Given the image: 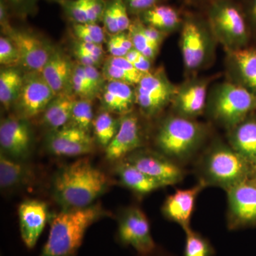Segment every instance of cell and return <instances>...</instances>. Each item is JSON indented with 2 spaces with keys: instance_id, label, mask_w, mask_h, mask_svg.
Returning <instances> with one entry per match:
<instances>
[{
  "instance_id": "obj_1",
  "label": "cell",
  "mask_w": 256,
  "mask_h": 256,
  "mask_svg": "<svg viewBox=\"0 0 256 256\" xmlns=\"http://www.w3.org/2000/svg\"><path fill=\"white\" fill-rule=\"evenodd\" d=\"M109 184L108 178L88 159H80L64 166L56 174L53 194L64 210L92 206Z\"/></svg>"
},
{
  "instance_id": "obj_2",
  "label": "cell",
  "mask_w": 256,
  "mask_h": 256,
  "mask_svg": "<svg viewBox=\"0 0 256 256\" xmlns=\"http://www.w3.org/2000/svg\"><path fill=\"white\" fill-rule=\"evenodd\" d=\"M105 215L100 206L64 210L50 224V235L40 256H75L88 228Z\"/></svg>"
},
{
  "instance_id": "obj_3",
  "label": "cell",
  "mask_w": 256,
  "mask_h": 256,
  "mask_svg": "<svg viewBox=\"0 0 256 256\" xmlns=\"http://www.w3.org/2000/svg\"><path fill=\"white\" fill-rule=\"evenodd\" d=\"M214 37L228 52L245 48L250 25L242 3L236 0H214L204 8Z\"/></svg>"
},
{
  "instance_id": "obj_4",
  "label": "cell",
  "mask_w": 256,
  "mask_h": 256,
  "mask_svg": "<svg viewBox=\"0 0 256 256\" xmlns=\"http://www.w3.org/2000/svg\"><path fill=\"white\" fill-rule=\"evenodd\" d=\"M206 107L216 122L230 130L256 110V96L238 82H220L210 90Z\"/></svg>"
},
{
  "instance_id": "obj_5",
  "label": "cell",
  "mask_w": 256,
  "mask_h": 256,
  "mask_svg": "<svg viewBox=\"0 0 256 256\" xmlns=\"http://www.w3.org/2000/svg\"><path fill=\"white\" fill-rule=\"evenodd\" d=\"M206 136L203 124L194 119L174 116L166 118L156 136V144L162 154L180 161L197 150Z\"/></svg>"
},
{
  "instance_id": "obj_6",
  "label": "cell",
  "mask_w": 256,
  "mask_h": 256,
  "mask_svg": "<svg viewBox=\"0 0 256 256\" xmlns=\"http://www.w3.org/2000/svg\"><path fill=\"white\" fill-rule=\"evenodd\" d=\"M202 181L226 191L250 178L254 170L230 146L218 144L208 151L202 164Z\"/></svg>"
},
{
  "instance_id": "obj_7",
  "label": "cell",
  "mask_w": 256,
  "mask_h": 256,
  "mask_svg": "<svg viewBox=\"0 0 256 256\" xmlns=\"http://www.w3.org/2000/svg\"><path fill=\"white\" fill-rule=\"evenodd\" d=\"M180 36V47L185 68L190 70L201 68L208 60L210 38L214 36L204 14H184Z\"/></svg>"
},
{
  "instance_id": "obj_8",
  "label": "cell",
  "mask_w": 256,
  "mask_h": 256,
  "mask_svg": "<svg viewBox=\"0 0 256 256\" xmlns=\"http://www.w3.org/2000/svg\"><path fill=\"white\" fill-rule=\"evenodd\" d=\"M178 87L166 76L164 69L144 74L136 86V104L143 114L153 117L172 102Z\"/></svg>"
},
{
  "instance_id": "obj_9",
  "label": "cell",
  "mask_w": 256,
  "mask_h": 256,
  "mask_svg": "<svg viewBox=\"0 0 256 256\" xmlns=\"http://www.w3.org/2000/svg\"><path fill=\"white\" fill-rule=\"evenodd\" d=\"M229 228L256 226V178L250 176L227 190Z\"/></svg>"
},
{
  "instance_id": "obj_10",
  "label": "cell",
  "mask_w": 256,
  "mask_h": 256,
  "mask_svg": "<svg viewBox=\"0 0 256 256\" xmlns=\"http://www.w3.org/2000/svg\"><path fill=\"white\" fill-rule=\"evenodd\" d=\"M55 96L41 73L28 72L24 74L22 87L13 107L16 116L28 120L43 114Z\"/></svg>"
},
{
  "instance_id": "obj_11",
  "label": "cell",
  "mask_w": 256,
  "mask_h": 256,
  "mask_svg": "<svg viewBox=\"0 0 256 256\" xmlns=\"http://www.w3.org/2000/svg\"><path fill=\"white\" fill-rule=\"evenodd\" d=\"M118 238L124 245L132 246L142 256L150 255L156 249L149 222L142 210L137 207L128 208L121 216Z\"/></svg>"
},
{
  "instance_id": "obj_12",
  "label": "cell",
  "mask_w": 256,
  "mask_h": 256,
  "mask_svg": "<svg viewBox=\"0 0 256 256\" xmlns=\"http://www.w3.org/2000/svg\"><path fill=\"white\" fill-rule=\"evenodd\" d=\"M124 160L166 186L180 183L184 178L181 168L161 153L149 150H138Z\"/></svg>"
},
{
  "instance_id": "obj_13",
  "label": "cell",
  "mask_w": 256,
  "mask_h": 256,
  "mask_svg": "<svg viewBox=\"0 0 256 256\" xmlns=\"http://www.w3.org/2000/svg\"><path fill=\"white\" fill-rule=\"evenodd\" d=\"M18 52L20 65L28 72L42 73L50 60L54 48L38 38L36 35L10 26L4 32Z\"/></svg>"
},
{
  "instance_id": "obj_14",
  "label": "cell",
  "mask_w": 256,
  "mask_h": 256,
  "mask_svg": "<svg viewBox=\"0 0 256 256\" xmlns=\"http://www.w3.org/2000/svg\"><path fill=\"white\" fill-rule=\"evenodd\" d=\"M32 144V130L28 120L11 116L0 124L1 152L14 160H23L30 156Z\"/></svg>"
},
{
  "instance_id": "obj_15",
  "label": "cell",
  "mask_w": 256,
  "mask_h": 256,
  "mask_svg": "<svg viewBox=\"0 0 256 256\" xmlns=\"http://www.w3.org/2000/svg\"><path fill=\"white\" fill-rule=\"evenodd\" d=\"M46 146L52 154L62 156H84L94 149V140L89 133L69 126L50 132Z\"/></svg>"
},
{
  "instance_id": "obj_16",
  "label": "cell",
  "mask_w": 256,
  "mask_h": 256,
  "mask_svg": "<svg viewBox=\"0 0 256 256\" xmlns=\"http://www.w3.org/2000/svg\"><path fill=\"white\" fill-rule=\"evenodd\" d=\"M208 80L191 79L178 87L172 104L175 114L194 119L203 112L208 100Z\"/></svg>"
},
{
  "instance_id": "obj_17",
  "label": "cell",
  "mask_w": 256,
  "mask_h": 256,
  "mask_svg": "<svg viewBox=\"0 0 256 256\" xmlns=\"http://www.w3.org/2000/svg\"><path fill=\"white\" fill-rule=\"evenodd\" d=\"M142 144L139 120L136 114L130 112L120 119L118 130L106 148V158L111 161L124 159Z\"/></svg>"
},
{
  "instance_id": "obj_18",
  "label": "cell",
  "mask_w": 256,
  "mask_h": 256,
  "mask_svg": "<svg viewBox=\"0 0 256 256\" xmlns=\"http://www.w3.org/2000/svg\"><path fill=\"white\" fill-rule=\"evenodd\" d=\"M206 186V184L200 180V182L192 188L176 190L165 200L162 206L163 214L186 232L191 228L190 222L197 196Z\"/></svg>"
},
{
  "instance_id": "obj_19",
  "label": "cell",
  "mask_w": 256,
  "mask_h": 256,
  "mask_svg": "<svg viewBox=\"0 0 256 256\" xmlns=\"http://www.w3.org/2000/svg\"><path fill=\"white\" fill-rule=\"evenodd\" d=\"M20 232L25 245L34 247L47 222L46 204L36 200L24 202L18 207Z\"/></svg>"
},
{
  "instance_id": "obj_20",
  "label": "cell",
  "mask_w": 256,
  "mask_h": 256,
  "mask_svg": "<svg viewBox=\"0 0 256 256\" xmlns=\"http://www.w3.org/2000/svg\"><path fill=\"white\" fill-rule=\"evenodd\" d=\"M73 68L74 66L68 56L62 50L54 48L41 74L56 96L73 94L72 90Z\"/></svg>"
},
{
  "instance_id": "obj_21",
  "label": "cell",
  "mask_w": 256,
  "mask_h": 256,
  "mask_svg": "<svg viewBox=\"0 0 256 256\" xmlns=\"http://www.w3.org/2000/svg\"><path fill=\"white\" fill-rule=\"evenodd\" d=\"M126 82L110 80L104 85L100 92V100L104 110L124 116L132 112L136 104V90Z\"/></svg>"
},
{
  "instance_id": "obj_22",
  "label": "cell",
  "mask_w": 256,
  "mask_h": 256,
  "mask_svg": "<svg viewBox=\"0 0 256 256\" xmlns=\"http://www.w3.org/2000/svg\"><path fill=\"white\" fill-rule=\"evenodd\" d=\"M230 146L242 156L252 170L256 169V117L248 116L230 129Z\"/></svg>"
},
{
  "instance_id": "obj_23",
  "label": "cell",
  "mask_w": 256,
  "mask_h": 256,
  "mask_svg": "<svg viewBox=\"0 0 256 256\" xmlns=\"http://www.w3.org/2000/svg\"><path fill=\"white\" fill-rule=\"evenodd\" d=\"M35 175L31 166L22 160H14L4 153L0 156V186L9 190L31 184Z\"/></svg>"
},
{
  "instance_id": "obj_24",
  "label": "cell",
  "mask_w": 256,
  "mask_h": 256,
  "mask_svg": "<svg viewBox=\"0 0 256 256\" xmlns=\"http://www.w3.org/2000/svg\"><path fill=\"white\" fill-rule=\"evenodd\" d=\"M134 18H139L144 24L169 34L181 28L184 14L175 6L164 2L156 5Z\"/></svg>"
},
{
  "instance_id": "obj_25",
  "label": "cell",
  "mask_w": 256,
  "mask_h": 256,
  "mask_svg": "<svg viewBox=\"0 0 256 256\" xmlns=\"http://www.w3.org/2000/svg\"><path fill=\"white\" fill-rule=\"evenodd\" d=\"M228 56L238 84L256 96V48L245 47L228 52Z\"/></svg>"
},
{
  "instance_id": "obj_26",
  "label": "cell",
  "mask_w": 256,
  "mask_h": 256,
  "mask_svg": "<svg viewBox=\"0 0 256 256\" xmlns=\"http://www.w3.org/2000/svg\"><path fill=\"white\" fill-rule=\"evenodd\" d=\"M106 0H65L60 3L72 23H98L102 20Z\"/></svg>"
},
{
  "instance_id": "obj_27",
  "label": "cell",
  "mask_w": 256,
  "mask_h": 256,
  "mask_svg": "<svg viewBox=\"0 0 256 256\" xmlns=\"http://www.w3.org/2000/svg\"><path fill=\"white\" fill-rule=\"evenodd\" d=\"M78 99L74 94L55 96L42 114V124L50 132L66 126Z\"/></svg>"
},
{
  "instance_id": "obj_28",
  "label": "cell",
  "mask_w": 256,
  "mask_h": 256,
  "mask_svg": "<svg viewBox=\"0 0 256 256\" xmlns=\"http://www.w3.org/2000/svg\"><path fill=\"white\" fill-rule=\"evenodd\" d=\"M116 171L124 186L140 195L148 194L166 186L164 184L138 169L126 160L120 163Z\"/></svg>"
},
{
  "instance_id": "obj_29",
  "label": "cell",
  "mask_w": 256,
  "mask_h": 256,
  "mask_svg": "<svg viewBox=\"0 0 256 256\" xmlns=\"http://www.w3.org/2000/svg\"><path fill=\"white\" fill-rule=\"evenodd\" d=\"M102 74L107 82L114 80L130 86H137L144 76V74L134 68L126 57L111 56L104 63Z\"/></svg>"
},
{
  "instance_id": "obj_30",
  "label": "cell",
  "mask_w": 256,
  "mask_h": 256,
  "mask_svg": "<svg viewBox=\"0 0 256 256\" xmlns=\"http://www.w3.org/2000/svg\"><path fill=\"white\" fill-rule=\"evenodd\" d=\"M124 0H106L102 22L104 28L110 34L128 32L132 24Z\"/></svg>"
},
{
  "instance_id": "obj_31",
  "label": "cell",
  "mask_w": 256,
  "mask_h": 256,
  "mask_svg": "<svg viewBox=\"0 0 256 256\" xmlns=\"http://www.w3.org/2000/svg\"><path fill=\"white\" fill-rule=\"evenodd\" d=\"M24 74L16 67H4L0 72V102L5 110L14 106L22 87Z\"/></svg>"
},
{
  "instance_id": "obj_32",
  "label": "cell",
  "mask_w": 256,
  "mask_h": 256,
  "mask_svg": "<svg viewBox=\"0 0 256 256\" xmlns=\"http://www.w3.org/2000/svg\"><path fill=\"white\" fill-rule=\"evenodd\" d=\"M119 126L120 120L114 118L110 112L104 111L98 114L92 124L96 140L106 148L116 136Z\"/></svg>"
},
{
  "instance_id": "obj_33",
  "label": "cell",
  "mask_w": 256,
  "mask_h": 256,
  "mask_svg": "<svg viewBox=\"0 0 256 256\" xmlns=\"http://www.w3.org/2000/svg\"><path fill=\"white\" fill-rule=\"evenodd\" d=\"M132 41L133 48L138 50L146 58L150 60L156 58L159 52L160 45L151 41L148 36L143 33L140 28L139 18H132V24L128 31Z\"/></svg>"
},
{
  "instance_id": "obj_34",
  "label": "cell",
  "mask_w": 256,
  "mask_h": 256,
  "mask_svg": "<svg viewBox=\"0 0 256 256\" xmlns=\"http://www.w3.org/2000/svg\"><path fill=\"white\" fill-rule=\"evenodd\" d=\"M94 121L92 100L78 98L74 104L70 120L66 126L89 133L92 128Z\"/></svg>"
},
{
  "instance_id": "obj_35",
  "label": "cell",
  "mask_w": 256,
  "mask_h": 256,
  "mask_svg": "<svg viewBox=\"0 0 256 256\" xmlns=\"http://www.w3.org/2000/svg\"><path fill=\"white\" fill-rule=\"evenodd\" d=\"M185 242L184 256H213L214 249L210 240L201 234L195 232L192 228L185 232Z\"/></svg>"
},
{
  "instance_id": "obj_36",
  "label": "cell",
  "mask_w": 256,
  "mask_h": 256,
  "mask_svg": "<svg viewBox=\"0 0 256 256\" xmlns=\"http://www.w3.org/2000/svg\"><path fill=\"white\" fill-rule=\"evenodd\" d=\"M72 30L78 41L102 44L105 30L98 23H72Z\"/></svg>"
},
{
  "instance_id": "obj_37",
  "label": "cell",
  "mask_w": 256,
  "mask_h": 256,
  "mask_svg": "<svg viewBox=\"0 0 256 256\" xmlns=\"http://www.w3.org/2000/svg\"><path fill=\"white\" fill-rule=\"evenodd\" d=\"M72 92L78 98L92 100L96 98L82 64L78 63L74 65L72 76Z\"/></svg>"
},
{
  "instance_id": "obj_38",
  "label": "cell",
  "mask_w": 256,
  "mask_h": 256,
  "mask_svg": "<svg viewBox=\"0 0 256 256\" xmlns=\"http://www.w3.org/2000/svg\"><path fill=\"white\" fill-rule=\"evenodd\" d=\"M0 64L4 67H16L20 65L18 50L6 36L0 38Z\"/></svg>"
},
{
  "instance_id": "obj_39",
  "label": "cell",
  "mask_w": 256,
  "mask_h": 256,
  "mask_svg": "<svg viewBox=\"0 0 256 256\" xmlns=\"http://www.w3.org/2000/svg\"><path fill=\"white\" fill-rule=\"evenodd\" d=\"M130 14L138 16L156 5L166 2L168 0H124Z\"/></svg>"
},
{
  "instance_id": "obj_40",
  "label": "cell",
  "mask_w": 256,
  "mask_h": 256,
  "mask_svg": "<svg viewBox=\"0 0 256 256\" xmlns=\"http://www.w3.org/2000/svg\"><path fill=\"white\" fill-rule=\"evenodd\" d=\"M84 66V65H82ZM85 69L86 75L89 80L90 87H92L94 95L96 96L100 95L102 88L105 85L106 79L102 76V72L98 70L97 67L92 66H84Z\"/></svg>"
},
{
  "instance_id": "obj_41",
  "label": "cell",
  "mask_w": 256,
  "mask_h": 256,
  "mask_svg": "<svg viewBox=\"0 0 256 256\" xmlns=\"http://www.w3.org/2000/svg\"><path fill=\"white\" fill-rule=\"evenodd\" d=\"M124 57L141 73L146 74L151 72L152 60L134 48L130 50Z\"/></svg>"
},
{
  "instance_id": "obj_42",
  "label": "cell",
  "mask_w": 256,
  "mask_h": 256,
  "mask_svg": "<svg viewBox=\"0 0 256 256\" xmlns=\"http://www.w3.org/2000/svg\"><path fill=\"white\" fill-rule=\"evenodd\" d=\"M11 11L18 15H26L34 12L38 0H5Z\"/></svg>"
},
{
  "instance_id": "obj_43",
  "label": "cell",
  "mask_w": 256,
  "mask_h": 256,
  "mask_svg": "<svg viewBox=\"0 0 256 256\" xmlns=\"http://www.w3.org/2000/svg\"><path fill=\"white\" fill-rule=\"evenodd\" d=\"M74 55L76 57L77 60H78V63L82 64L84 66H92L97 67L102 60L100 58L90 54L88 53L85 50H80V48L77 46H74Z\"/></svg>"
},
{
  "instance_id": "obj_44",
  "label": "cell",
  "mask_w": 256,
  "mask_h": 256,
  "mask_svg": "<svg viewBox=\"0 0 256 256\" xmlns=\"http://www.w3.org/2000/svg\"><path fill=\"white\" fill-rule=\"evenodd\" d=\"M140 28L143 33H144L151 41L158 44L161 45L166 34L160 31V30H156V28H152V26L144 24L140 20Z\"/></svg>"
},
{
  "instance_id": "obj_45",
  "label": "cell",
  "mask_w": 256,
  "mask_h": 256,
  "mask_svg": "<svg viewBox=\"0 0 256 256\" xmlns=\"http://www.w3.org/2000/svg\"><path fill=\"white\" fill-rule=\"evenodd\" d=\"M242 4L250 28L256 30V0H244Z\"/></svg>"
},
{
  "instance_id": "obj_46",
  "label": "cell",
  "mask_w": 256,
  "mask_h": 256,
  "mask_svg": "<svg viewBox=\"0 0 256 256\" xmlns=\"http://www.w3.org/2000/svg\"><path fill=\"white\" fill-rule=\"evenodd\" d=\"M75 46L101 60L104 58V50L102 44L78 41L76 43Z\"/></svg>"
},
{
  "instance_id": "obj_47",
  "label": "cell",
  "mask_w": 256,
  "mask_h": 256,
  "mask_svg": "<svg viewBox=\"0 0 256 256\" xmlns=\"http://www.w3.org/2000/svg\"><path fill=\"white\" fill-rule=\"evenodd\" d=\"M108 52L110 54L111 56L124 57L128 53L127 50H124V47L116 41L112 35H111L110 38L107 43Z\"/></svg>"
},
{
  "instance_id": "obj_48",
  "label": "cell",
  "mask_w": 256,
  "mask_h": 256,
  "mask_svg": "<svg viewBox=\"0 0 256 256\" xmlns=\"http://www.w3.org/2000/svg\"><path fill=\"white\" fill-rule=\"evenodd\" d=\"M212 1L214 0H184L185 2L188 4L201 6L203 8Z\"/></svg>"
},
{
  "instance_id": "obj_49",
  "label": "cell",
  "mask_w": 256,
  "mask_h": 256,
  "mask_svg": "<svg viewBox=\"0 0 256 256\" xmlns=\"http://www.w3.org/2000/svg\"><path fill=\"white\" fill-rule=\"evenodd\" d=\"M50 1L56 2H58V4H60V2H62L63 1H65V0H50Z\"/></svg>"
},
{
  "instance_id": "obj_50",
  "label": "cell",
  "mask_w": 256,
  "mask_h": 256,
  "mask_svg": "<svg viewBox=\"0 0 256 256\" xmlns=\"http://www.w3.org/2000/svg\"><path fill=\"white\" fill-rule=\"evenodd\" d=\"M254 178H256V169L255 170V171H254V174H252V176Z\"/></svg>"
}]
</instances>
